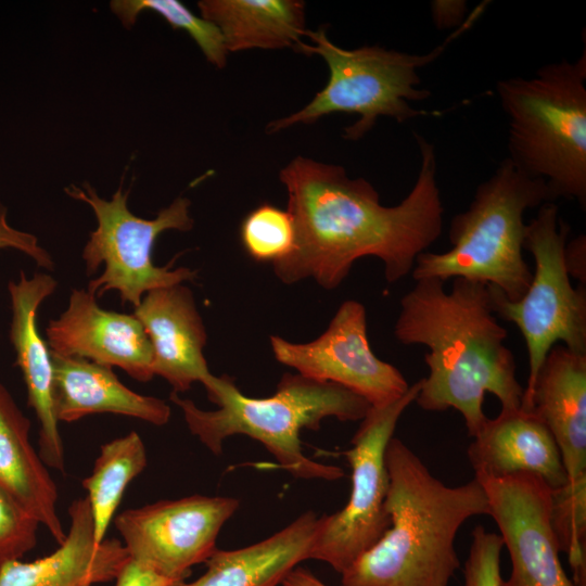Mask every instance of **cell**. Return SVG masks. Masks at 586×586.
Instances as JSON below:
<instances>
[{"label":"cell","mask_w":586,"mask_h":586,"mask_svg":"<svg viewBox=\"0 0 586 586\" xmlns=\"http://www.w3.org/2000/svg\"><path fill=\"white\" fill-rule=\"evenodd\" d=\"M413 136L419 174L394 206L382 205L370 182L348 177L341 166L298 156L280 171L295 230L291 253L272 264L283 283L313 278L333 290L368 256L383 263L388 283L411 273L417 257L440 238L444 216L434 145Z\"/></svg>","instance_id":"obj_1"},{"label":"cell","mask_w":586,"mask_h":586,"mask_svg":"<svg viewBox=\"0 0 586 586\" xmlns=\"http://www.w3.org/2000/svg\"><path fill=\"white\" fill-rule=\"evenodd\" d=\"M415 281L400 300L394 326L399 343L429 348V375L421 379L415 402L428 411L456 409L474 437L488 419L486 393L498 398L501 410L521 408L524 388L505 344L508 332L494 314L487 284L455 278L446 291L437 278Z\"/></svg>","instance_id":"obj_2"},{"label":"cell","mask_w":586,"mask_h":586,"mask_svg":"<svg viewBox=\"0 0 586 586\" xmlns=\"http://www.w3.org/2000/svg\"><path fill=\"white\" fill-rule=\"evenodd\" d=\"M391 524L342 575V586H448L460 568L455 539L462 524L488 515L481 483L448 486L399 438L385 450Z\"/></svg>","instance_id":"obj_3"},{"label":"cell","mask_w":586,"mask_h":586,"mask_svg":"<svg viewBox=\"0 0 586 586\" xmlns=\"http://www.w3.org/2000/svg\"><path fill=\"white\" fill-rule=\"evenodd\" d=\"M215 410H203L191 399L171 392L191 434L214 455L224 441L243 434L260 442L279 466L297 479H341V468L308 458L302 449L303 429L318 430L326 418L359 421L370 404L358 394L331 382H320L298 373H284L273 395L255 398L244 395L228 375H212L203 383Z\"/></svg>","instance_id":"obj_4"},{"label":"cell","mask_w":586,"mask_h":586,"mask_svg":"<svg viewBox=\"0 0 586 586\" xmlns=\"http://www.w3.org/2000/svg\"><path fill=\"white\" fill-rule=\"evenodd\" d=\"M509 122L507 158L540 179L552 201L586 205V50L576 61L543 65L530 78L497 82Z\"/></svg>","instance_id":"obj_5"},{"label":"cell","mask_w":586,"mask_h":586,"mask_svg":"<svg viewBox=\"0 0 586 586\" xmlns=\"http://www.w3.org/2000/svg\"><path fill=\"white\" fill-rule=\"evenodd\" d=\"M552 202L547 184L519 170L507 157L480 183L469 207L449 222L450 249L421 253L415 280L463 278L494 286L509 301L527 290L532 271L523 256L525 212Z\"/></svg>","instance_id":"obj_6"},{"label":"cell","mask_w":586,"mask_h":586,"mask_svg":"<svg viewBox=\"0 0 586 586\" xmlns=\"http://www.w3.org/2000/svg\"><path fill=\"white\" fill-rule=\"evenodd\" d=\"M479 5L462 25L437 47L424 54H410L378 46L344 49L334 44L323 28L305 31L313 44L301 42L296 49L307 54H319L329 68L326 87L296 113L270 122L266 130L273 133L295 124H311L332 113L357 114L358 119L344 129V137L358 140L380 116L398 123L426 115H441L415 109L410 103L424 101L431 91L418 88L419 69L437 60L454 39L461 36L484 10Z\"/></svg>","instance_id":"obj_7"},{"label":"cell","mask_w":586,"mask_h":586,"mask_svg":"<svg viewBox=\"0 0 586 586\" xmlns=\"http://www.w3.org/2000/svg\"><path fill=\"white\" fill-rule=\"evenodd\" d=\"M569 225L553 202L538 207L526 224L524 250L534 258V272L525 293L509 301L488 285L496 317L512 322L523 335L528 357V378L523 391L524 409L538 371L550 349L562 344L586 355V290L574 288L565 263Z\"/></svg>","instance_id":"obj_8"},{"label":"cell","mask_w":586,"mask_h":586,"mask_svg":"<svg viewBox=\"0 0 586 586\" xmlns=\"http://www.w3.org/2000/svg\"><path fill=\"white\" fill-rule=\"evenodd\" d=\"M65 192L73 199L87 203L97 218V228L90 232L82 250V260L88 275H93L101 264V276L89 281L88 291L94 296L115 290L123 304L138 306L150 291L193 281L198 272L188 267L156 266L152 253L157 237L167 230L189 231L194 220L190 215V200L176 198L161 209L153 219L136 216L128 208L129 190L123 187L111 200L99 196L90 186H72Z\"/></svg>","instance_id":"obj_9"},{"label":"cell","mask_w":586,"mask_h":586,"mask_svg":"<svg viewBox=\"0 0 586 586\" xmlns=\"http://www.w3.org/2000/svg\"><path fill=\"white\" fill-rule=\"evenodd\" d=\"M421 379L384 406H371L343 453L352 474V488L343 509L320 517L309 559L320 560L342 574L369 550L388 528L385 509L388 477L385 450L403 412L415 402Z\"/></svg>","instance_id":"obj_10"},{"label":"cell","mask_w":586,"mask_h":586,"mask_svg":"<svg viewBox=\"0 0 586 586\" xmlns=\"http://www.w3.org/2000/svg\"><path fill=\"white\" fill-rule=\"evenodd\" d=\"M239 506L232 497L192 495L126 509L114 524L130 559L186 581L217 549V536Z\"/></svg>","instance_id":"obj_11"},{"label":"cell","mask_w":586,"mask_h":586,"mask_svg":"<svg viewBox=\"0 0 586 586\" xmlns=\"http://www.w3.org/2000/svg\"><path fill=\"white\" fill-rule=\"evenodd\" d=\"M275 358L298 374L331 382L379 407L403 396L409 388L402 372L378 358L367 335L365 306L354 300L343 302L328 328L308 343H292L270 336Z\"/></svg>","instance_id":"obj_12"},{"label":"cell","mask_w":586,"mask_h":586,"mask_svg":"<svg viewBox=\"0 0 586 586\" xmlns=\"http://www.w3.org/2000/svg\"><path fill=\"white\" fill-rule=\"evenodd\" d=\"M475 479L510 558L511 571L501 586H574L560 560L546 482L530 473Z\"/></svg>","instance_id":"obj_13"},{"label":"cell","mask_w":586,"mask_h":586,"mask_svg":"<svg viewBox=\"0 0 586 586\" xmlns=\"http://www.w3.org/2000/svg\"><path fill=\"white\" fill-rule=\"evenodd\" d=\"M46 342L52 353L118 367L139 382L153 377L152 347L131 314L101 308L88 290L74 289L67 308L49 321Z\"/></svg>","instance_id":"obj_14"},{"label":"cell","mask_w":586,"mask_h":586,"mask_svg":"<svg viewBox=\"0 0 586 586\" xmlns=\"http://www.w3.org/2000/svg\"><path fill=\"white\" fill-rule=\"evenodd\" d=\"M58 282L43 272L28 278L21 271L8 285L11 302L10 340L21 369L28 406L39 423V455L47 467L65 469L64 447L53 404V368L51 352L37 329V313Z\"/></svg>","instance_id":"obj_15"},{"label":"cell","mask_w":586,"mask_h":586,"mask_svg":"<svg viewBox=\"0 0 586 586\" xmlns=\"http://www.w3.org/2000/svg\"><path fill=\"white\" fill-rule=\"evenodd\" d=\"M132 315L149 337L154 375L165 379L173 392L183 393L212 375L203 353L205 326L188 286L181 283L148 292Z\"/></svg>","instance_id":"obj_16"},{"label":"cell","mask_w":586,"mask_h":586,"mask_svg":"<svg viewBox=\"0 0 586 586\" xmlns=\"http://www.w3.org/2000/svg\"><path fill=\"white\" fill-rule=\"evenodd\" d=\"M68 514L69 527L58 549L34 561L0 565V586H92L116 578L129 559L123 543L95 542L87 497L74 500Z\"/></svg>","instance_id":"obj_17"},{"label":"cell","mask_w":586,"mask_h":586,"mask_svg":"<svg viewBox=\"0 0 586 586\" xmlns=\"http://www.w3.org/2000/svg\"><path fill=\"white\" fill-rule=\"evenodd\" d=\"M472 438L467 455L475 477L530 473L543 479L551 491L568 482L555 438L532 410H501Z\"/></svg>","instance_id":"obj_18"},{"label":"cell","mask_w":586,"mask_h":586,"mask_svg":"<svg viewBox=\"0 0 586 586\" xmlns=\"http://www.w3.org/2000/svg\"><path fill=\"white\" fill-rule=\"evenodd\" d=\"M523 410L535 412L552 434L568 483L586 481V355L556 344Z\"/></svg>","instance_id":"obj_19"},{"label":"cell","mask_w":586,"mask_h":586,"mask_svg":"<svg viewBox=\"0 0 586 586\" xmlns=\"http://www.w3.org/2000/svg\"><path fill=\"white\" fill-rule=\"evenodd\" d=\"M51 360L59 422H73L94 413L127 416L158 426L169 421L171 410L166 402L131 391L112 368L52 352Z\"/></svg>","instance_id":"obj_20"},{"label":"cell","mask_w":586,"mask_h":586,"mask_svg":"<svg viewBox=\"0 0 586 586\" xmlns=\"http://www.w3.org/2000/svg\"><path fill=\"white\" fill-rule=\"evenodd\" d=\"M30 422L0 383V488L44 526L58 545L66 537L56 484L29 438Z\"/></svg>","instance_id":"obj_21"},{"label":"cell","mask_w":586,"mask_h":586,"mask_svg":"<svg viewBox=\"0 0 586 586\" xmlns=\"http://www.w3.org/2000/svg\"><path fill=\"white\" fill-rule=\"evenodd\" d=\"M320 517L306 511L273 535L253 545L216 549L204 562L205 573L174 586H277L297 563L309 559Z\"/></svg>","instance_id":"obj_22"},{"label":"cell","mask_w":586,"mask_h":586,"mask_svg":"<svg viewBox=\"0 0 586 586\" xmlns=\"http://www.w3.org/2000/svg\"><path fill=\"white\" fill-rule=\"evenodd\" d=\"M198 7L219 29L228 52L296 49L306 31L300 0H202Z\"/></svg>","instance_id":"obj_23"},{"label":"cell","mask_w":586,"mask_h":586,"mask_svg":"<svg viewBox=\"0 0 586 586\" xmlns=\"http://www.w3.org/2000/svg\"><path fill=\"white\" fill-rule=\"evenodd\" d=\"M146 463L144 443L135 431L101 446L91 474L82 481L98 544L105 539L129 483L145 469Z\"/></svg>","instance_id":"obj_24"},{"label":"cell","mask_w":586,"mask_h":586,"mask_svg":"<svg viewBox=\"0 0 586 586\" xmlns=\"http://www.w3.org/2000/svg\"><path fill=\"white\" fill-rule=\"evenodd\" d=\"M111 11L125 27H131L138 15L146 10L161 15L174 29L187 31L206 60L218 68L227 63V49L219 29L199 17L177 0H113Z\"/></svg>","instance_id":"obj_25"},{"label":"cell","mask_w":586,"mask_h":586,"mask_svg":"<svg viewBox=\"0 0 586 586\" xmlns=\"http://www.w3.org/2000/svg\"><path fill=\"white\" fill-rule=\"evenodd\" d=\"M240 238L250 257L257 262L277 263L293 249V219L288 211L268 203L262 204L243 219Z\"/></svg>","instance_id":"obj_26"},{"label":"cell","mask_w":586,"mask_h":586,"mask_svg":"<svg viewBox=\"0 0 586 586\" xmlns=\"http://www.w3.org/2000/svg\"><path fill=\"white\" fill-rule=\"evenodd\" d=\"M39 522L0 488V565L22 558L37 544Z\"/></svg>","instance_id":"obj_27"},{"label":"cell","mask_w":586,"mask_h":586,"mask_svg":"<svg viewBox=\"0 0 586 586\" xmlns=\"http://www.w3.org/2000/svg\"><path fill=\"white\" fill-rule=\"evenodd\" d=\"M504 542L499 534L483 525L472 531V542L463 568V586H501L500 555Z\"/></svg>","instance_id":"obj_28"},{"label":"cell","mask_w":586,"mask_h":586,"mask_svg":"<svg viewBox=\"0 0 586 586\" xmlns=\"http://www.w3.org/2000/svg\"><path fill=\"white\" fill-rule=\"evenodd\" d=\"M12 249L30 257L38 266L52 270V256L33 233L18 230L8 221L7 207L0 203V250Z\"/></svg>","instance_id":"obj_29"},{"label":"cell","mask_w":586,"mask_h":586,"mask_svg":"<svg viewBox=\"0 0 586 586\" xmlns=\"http://www.w3.org/2000/svg\"><path fill=\"white\" fill-rule=\"evenodd\" d=\"M114 582V586H174L179 581L165 577L129 558Z\"/></svg>","instance_id":"obj_30"},{"label":"cell","mask_w":586,"mask_h":586,"mask_svg":"<svg viewBox=\"0 0 586 586\" xmlns=\"http://www.w3.org/2000/svg\"><path fill=\"white\" fill-rule=\"evenodd\" d=\"M565 263L570 277L586 282V239L579 234L565 245Z\"/></svg>","instance_id":"obj_31"},{"label":"cell","mask_w":586,"mask_h":586,"mask_svg":"<svg viewBox=\"0 0 586 586\" xmlns=\"http://www.w3.org/2000/svg\"><path fill=\"white\" fill-rule=\"evenodd\" d=\"M281 586H328L305 568L292 569L280 582Z\"/></svg>","instance_id":"obj_32"}]
</instances>
